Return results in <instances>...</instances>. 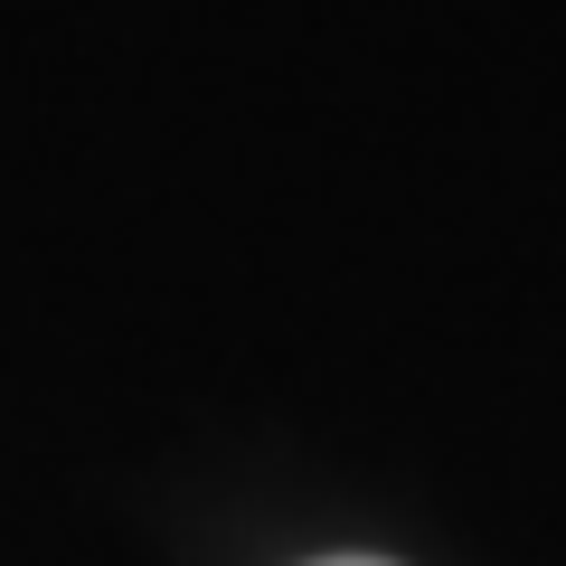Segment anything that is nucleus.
<instances>
[{
	"label": "nucleus",
	"mask_w": 566,
	"mask_h": 566,
	"mask_svg": "<svg viewBox=\"0 0 566 566\" xmlns=\"http://www.w3.org/2000/svg\"><path fill=\"white\" fill-rule=\"evenodd\" d=\"M322 566H387V557H322Z\"/></svg>",
	"instance_id": "1"
}]
</instances>
